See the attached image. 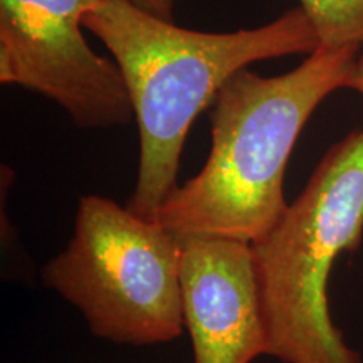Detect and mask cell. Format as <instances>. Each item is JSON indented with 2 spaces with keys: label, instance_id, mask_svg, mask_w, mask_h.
Wrapping results in <instances>:
<instances>
[{
  "label": "cell",
  "instance_id": "cell-1",
  "mask_svg": "<svg viewBox=\"0 0 363 363\" xmlns=\"http://www.w3.org/2000/svg\"><path fill=\"white\" fill-rule=\"evenodd\" d=\"M83 26L113 54L130 94L140 165L126 207L148 220L179 187L190 126L214 104L227 81L252 62L318 49L316 33L301 7L256 29L201 33L150 16L126 0H101L86 13Z\"/></svg>",
  "mask_w": 363,
  "mask_h": 363
},
{
  "label": "cell",
  "instance_id": "cell-2",
  "mask_svg": "<svg viewBox=\"0 0 363 363\" xmlns=\"http://www.w3.org/2000/svg\"><path fill=\"white\" fill-rule=\"evenodd\" d=\"M362 48L316 49L296 69L266 76L242 69L212 106V148L203 169L179 185L153 220L177 238L214 235L256 242L286 214V165L326 96L355 89Z\"/></svg>",
  "mask_w": 363,
  "mask_h": 363
},
{
  "label": "cell",
  "instance_id": "cell-3",
  "mask_svg": "<svg viewBox=\"0 0 363 363\" xmlns=\"http://www.w3.org/2000/svg\"><path fill=\"white\" fill-rule=\"evenodd\" d=\"M363 235V130L328 148L305 190L264 238L252 242L266 355L284 363H363L328 306L340 254Z\"/></svg>",
  "mask_w": 363,
  "mask_h": 363
},
{
  "label": "cell",
  "instance_id": "cell-4",
  "mask_svg": "<svg viewBox=\"0 0 363 363\" xmlns=\"http://www.w3.org/2000/svg\"><path fill=\"white\" fill-rule=\"evenodd\" d=\"M43 281L98 338L142 347L172 342L185 328L180 239L110 199H81L74 234L44 266Z\"/></svg>",
  "mask_w": 363,
  "mask_h": 363
},
{
  "label": "cell",
  "instance_id": "cell-5",
  "mask_svg": "<svg viewBox=\"0 0 363 363\" xmlns=\"http://www.w3.org/2000/svg\"><path fill=\"white\" fill-rule=\"evenodd\" d=\"M101 0H0V83L52 99L81 128L125 125L133 106L120 67L86 43Z\"/></svg>",
  "mask_w": 363,
  "mask_h": 363
},
{
  "label": "cell",
  "instance_id": "cell-6",
  "mask_svg": "<svg viewBox=\"0 0 363 363\" xmlns=\"http://www.w3.org/2000/svg\"><path fill=\"white\" fill-rule=\"evenodd\" d=\"M180 239V288L194 363H251L266 355L252 244L192 235Z\"/></svg>",
  "mask_w": 363,
  "mask_h": 363
},
{
  "label": "cell",
  "instance_id": "cell-7",
  "mask_svg": "<svg viewBox=\"0 0 363 363\" xmlns=\"http://www.w3.org/2000/svg\"><path fill=\"white\" fill-rule=\"evenodd\" d=\"M318 38V49H363V0H299Z\"/></svg>",
  "mask_w": 363,
  "mask_h": 363
},
{
  "label": "cell",
  "instance_id": "cell-8",
  "mask_svg": "<svg viewBox=\"0 0 363 363\" xmlns=\"http://www.w3.org/2000/svg\"><path fill=\"white\" fill-rule=\"evenodd\" d=\"M131 6L140 11L150 13V16L158 17L163 21L174 19V7L177 0H126Z\"/></svg>",
  "mask_w": 363,
  "mask_h": 363
},
{
  "label": "cell",
  "instance_id": "cell-9",
  "mask_svg": "<svg viewBox=\"0 0 363 363\" xmlns=\"http://www.w3.org/2000/svg\"><path fill=\"white\" fill-rule=\"evenodd\" d=\"M355 89L363 96V49L358 57V67H357V81H355Z\"/></svg>",
  "mask_w": 363,
  "mask_h": 363
}]
</instances>
